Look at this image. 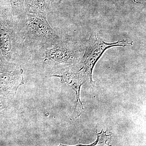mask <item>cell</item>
I'll return each instance as SVG.
<instances>
[{
	"instance_id": "30bf717a",
	"label": "cell",
	"mask_w": 146,
	"mask_h": 146,
	"mask_svg": "<svg viewBox=\"0 0 146 146\" xmlns=\"http://www.w3.org/2000/svg\"><path fill=\"white\" fill-rule=\"evenodd\" d=\"M17 64L15 63H7L3 60L2 58L0 55V73L8 72L14 69Z\"/></svg>"
},
{
	"instance_id": "7a4b0ae2",
	"label": "cell",
	"mask_w": 146,
	"mask_h": 146,
	"mask_svg": "<svg viewBox=\"0 0 146 146\" xmlns=\"http://www.w3.org/2000/svg\"><path fill=\"white\" fill-rule=\"evenodd\" d=\"M131 45H133V42H129L124 39L108 43L96 33L91 34L89 39H86L84 52L79 65L80 69L86 74L93 89L95 84V82L92 78L94 68L105 52L113 47H125Z\"/></svg>"
},
{
	"instance_id": "ba28073f",
	"label": "cell",
	"mask_w": 146,
	"mask_h": 146,
	"mask_svg": "<svg viewBox=\"0 0 146 146\" xmlns=\"http://www.w3.org/2000/svg\"><path fill=\"white\" fill-rule=\"evenodd\" d=\"M10 4L11 13L15 24L22 23L23 21L25 12V0H8Z\"/></svg>"
},
{
	"instance_id": "277c9868",
	"label": "cell",
	"mask_w": 146,
	"mask_h": 146,
	"mask_svg": "<svg viewBox=\"0 0 146 146\" xmlns=\"http://www.w3.org/2000/svg\"><path fill=\"white\" fill-rule=\"evenodd\" d=\"M50 77H55L60 79L63 83L67 84L76 93L75 112L76 118L81 115L84 110L80 100L81 86L88 80L78 64L56 70Z\"/></svg>"
},
{
	"instance_id": "7c38bea8",
	"label": "cell",
	"mask_w": 146,
	"mask_h": 146,
	"mask_svg": "<svg viewBox=\"0 0 146 146\" xmlns=\"http://www.w3.org/2000/svg\"><path fill=\"white\" fill-rule=\"evenodd\" d=\"M135 2L138 3L145 4L146 0H134Z\"/></svg>"
},
{
	"instance_id": "6da1fadb",
	"label": "cell",
	"mask_w": 146,
	"mask_h": 146,
	"mask_svg": "<svg viewBox=\"0 0 146 146\" xmlns=\"http://www.w3.org/2000/svg\"><path fill=\"white\" fill-rule=\"evenodd\" d=\"M47 16L41 13L26 12L19 34L27 46L40 48L52 46L60 36L50 26Z\"/></svg>"
},
{
	"instance_id": "3957f363",
	"label": "cell",
	"mask_w": 146,
	"mask_h": 146,
	"mask_svg": "<svg viewBox=\"0 0 146 146\" xmlns=\"http://www.w3.org/2000/svg\"><path fill=\"white\" fill-rule=\"evenodd\" d=\"M84 48L78 42L70 38L61 39L50 48H46L43 59L56 70L78 64Z\"/></svg>"
},
{
	"instance_id": "8992f818",
	"label": "cell",
	"mask_w": 146,
	"mask_h": 146,
	"mask_svg": "<svg viewBox=\"0 0 146 146\" xmlns=\"http://www.w3.org/2000/svg\"><path fill=\"white\" fill-rule=\"evenodd\" d=\"M24 82L23 70L20 65H17L10 72L0 75V91L9 96L14 97Z\"/></svg>"
},
{
	"instance_id": "8fae6325",
	"label": "cell",
	"mask_w": 146,
	"mask_h": 146,
	"mask_svg": "<svg viewBox=\"0 0 146 146\" xmlns=\"http://www.w3.org/2000/svg\"><path fill=\"white\" fill-rule=\"evenodd\" d=\"M5 108L4 102L2 98L0 97V114H2V112L4 111Z\"/></svg>"
},
{
	"instance_id": "9c48e42d",
	"label": "cell",
	"mask_w": 146,
	"mask_h": 146,
	"mask_svg": "<svg viewBox=\"0 0 146 146\" xmlns=\"http://www.w3.org/2000/svg\"><path fill=\"white\" fill-rule=\"evenodd\" d=\"M106 131H104V129H102L100 133H98L97 132V139L96 141L94 143L89 145L90 146L96 145H109L110 143L112 141V134L107 135L106 134Z\"/></svg>"
},
{
	"instance_id": "5b68a950",
	"label": "cell",
	"mask_w": 146,
	"mask_h": 146,
	"mask_svg": "<svg viewBox=\"0 0 146 146\" xmlns=\"http://www.w3.org/2000/svg\"><path fill=\"white\" fill-rule=\"evenodd\" d=\"M21 39L18 28L0 20V48L7 58L11 59L14 56Z\"/></svg>"
},
{
	"instance_id": "52a82bcc",
	"label": "cell",
	"mask_w": 146,
	"mask_h": 146,
	"mask_svg": "<svg viewBox=\"0 0 146 146\" xmlns=\"http://www.w3.org/2000/svg\"><path fill=\"white\" fill-rule=\"evenodd\" d=\"M61 0H25V12L46 15L56 6Z\"/></svg>"
}]
</instances>
